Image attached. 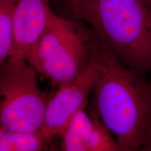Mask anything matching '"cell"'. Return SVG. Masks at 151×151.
<instances>
[{
    "label": "cell",
    "mask_w": 151,
    "mask_h": 151,
    "mask_svg": "<svg viewBox=\"0 0 151 151\" xmlns=\"http://www.w3.org/2000/svg\"><path fill=\"white\" fill-rule=\"evenodd\" d=\"M98 53L90 113L110 129L122 151L139 150L151 134V81L124 66L100 41Z\"/></svg>",
    "instance_id": "obj_1"
},
{
    "label": "cell",
    "mask_w": 151,
    "mask_h": 151,
    "mask_svg": "<svg viewBox=\"0 0 151 151\" xmlns=\"http://www.w3.org/2000/svg\"><path fill=\"white\" fill-rule=\"evenodd\" d=\"M73 14L124 66L151 73V0H81Z\"/></svg>",
    "instance_id": "obj_2"
},
{
    "label": "cell",
    "mask_w": 151,
    "mask_h": 151,
    "mask_svg": "<svg viewBox=\"0 0 151 151\" xmlns=\"http://www.w3.org/2000/svg\"><path fill=\"white\" fill-rule=\"evenodd\" d=\"M99 39L90 26L78 19L69 20L51 13L27 62L52 86L74 80L86 70L97 51Z\"/></svg>",
    "instance_id": "obj_3"
},
{
    "label": "cell",
    "mask_w": 151,
    "mask_h": 151,
    "mask_svg": "<svg viewBox=\"0 0 151 151\" xmlns=\"http://www.w3.org/2000/svg\"><path fill=\"white\" fill-rule=\"evenodd\" d=\"M50 94L39 88L37 71L27 62L1 64L0 127L13 131L41 129Z\"/></svg>",
    "instance_id": "obj_4"
},
{
    "label": "cell",
    "mask_w": 151,
    "mask_h": 151,
    "mask_svg": "<svg viewBox=\"0 0 151 151\" xmlns=\"http://www.w3.org/2000/svg\"><path fill=\"white\" fill-rule=\"evenodd\" d=\"M99 45L86 70L74 80L59 86L55 92L50 94L41 129L51 142L55 137L62 138L76 113L86 109L88 104L100 73Z\"/></svg>",
    "instance_id": "obj_5"
},
{
    "label": "cell",
    "mask_w": 151,
    "mask_h": 151,
    "mask_svg": "<svg viewBox=\"0 0 151 151\" xmlns=\"http://www.w3.org/2000/svg\"><path fill=\"white\" fill-rule=\"evenodd\" d=\"M51 13L50 0H16L9 61L27 62L30 50L44 32Z\"/></svg>",
    "instance_id": "obj_6"
},
{
    "label": "cell",
    "mask_w": 151,
    "mask_h": 151,
    "mask_svg": "<svg viewBox=\"0 0 151 151\" xmlns=\"http://www.w3.org/2000/svg\"><path fill=\"white\" fill-rule=\"evenodd\" d=\"M51 144L41 129L34 132L13 131L0 127L1 151H41Z\"/></svg>",
    "instance_id": "obj_7"
},
{
    "label": "cell",
    "mask_w": 151,
    "mask_h": 151,
    "mask_svg": "<svg viewBox=\"0 0 151 151\" xmlns=\"http://www.w3.org/2000/svg\"><path fill=\"white\" fill-rule=\"evenodd\" d=\"M92 119L85 109L76 113L62 137L61 149L65 151H90Z\"/></svg>",
    "instance_id": "obj_8"
},
{
    "label": "cell",
    "mask_w": 151,
    "mask_h": 151,
    "mask_svg": "<svg viewBox=\"0 0 151 151\" xmlns=\"http://www.w3.org/2000/svg\"><path fill=\"white\" fill-rule=\"evenodd\" d=\"M16 0H0V62L9 59L14 36Z\"/></svg>",
    "instance_id": "obj_9"
},
{
    "label": "cell",
    "mask_w": 151,
    "mask_h": 151,
    "mask_svg": "<svg viewBox=\"0 0 151 151\" xmlns=\"http://www.w3.org/2000/svg\"><path fill=\"white\" fill-rule=\"evenodd\" d=\"M90 151H122L116 137L98 117L92 116Z\"/></svg>",
    "instance_id": "obj_10"
},
{
    "label": "cell",
    "mask_w": 151,
    "mask_h": 151,
    "mask_svg": "<svg viewBox=\"0 0 151 151\" xmlns=\"http://www.w3.org/2000/svg\"><path fill=\"white\" fill-rule=\"evenodd\" d=\"M139 150H143V151H151V134L148 140L146 141V142L145 143V144L141 147Z\"/></svg>",
    "instance_id": "obj_11"
},
{
    "label": "cell",
    "mask_w": 151,
    "mask_h": 151,
    "mask_svg": "<svg viewBox=\"0 0 151 151\" xmlns=\"http://www.w3.org/2000/svg\"><path fill=\"white\" fill-rule=\"evenodd\" d=\"M81 0H70V2L71 4V6H72L73 12L76 10V9L77 8V6H78V3L80 2Z\"/></svg>",
    "instance_id": "obj_12"
}]
</instances>
